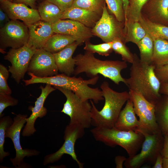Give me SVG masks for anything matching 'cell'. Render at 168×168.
Returning a JSON list of instances; mask_svg holds the SVG:
<instances>
[{
	"label": "cell",
	"mask_w": 168,
	"mask_h": 168,
	"mask_svg": "<svg viewBox=\"0 0 168 168\" xmlns=\"http://www.w3.org/2000/svg\"><path fill=\"white\" fill-rule=\"evenodd\" d=\"M130 69V77L125 78V84L131 90L139 93L155 105L161 96V82L154 72L155 66L142 62L137 54Z\"/></svg>",
	"instance_id": "6da1fadb"
},
{
	"label": "cell",
	"mask_w": 168,
	"mask_h": 168,
	"mask_svg": "<svg viewBox=\"0 0 168 168\" xmlns=\"http://www.w3.org/2000/svg\"><path fill=\"white\" fill-rule=\"evenodd\" d=\"M75 65L74 74L76 76L85 73L91 78L100 74L119 85L120 82L125 84V78L121 75V72L127 67V62L124 61L102 60L96 58L94 54L87 51L74 57Z\"/></svg>",
	"instance_id": "7a4b0ae2"
},
{
	"label": "cell",
	"mask_w": 168,
	"mask_h": 168,
	"mask_svg": "<svg viewBox=\"0 0 168 168\" xmlns=\"http://www.w3.org/2000/svg\"><path fill=\"white\" fill-rule=\"evenodd\" d=\"M100 88L105 100V104L102 109L99 110L93 101L90 100L92 105L91 125L95 127H114L123 106L129 99V92L114 91L110 87L107 81L103 82Z\"/></svg>",
	"instance_id": "3957f363"
},
{
	"label": "cell",
	"mask_w": 168,
	"mask_h": 168,
	"mask_svg": "<svg viewBox=\"0 0 168 168\" xmlns=\"http://www.w3.org/2000/svg\"><path fill=\"white\" fill-rule=\"evenodd\" d=\"M91 132L96 141L111 147L119 146L126 150L129 157L137 154L144 140L139 132L123 131L114 127H95Z\"/></svg>",
	"instance_id": "277c9868"
},
{
	"label": "cell",
	"mask_w": 168,
	"mask_h": 168,
	"mask_svg": "<svg viewBox=\"0 0 168 168\" xmlns=\"http://www.w3.org/2000/svg\"><path fill=\"white\" fill-rule=\"evenodd\" d=\"M62 92L66 100L61 112L70 118L69 123L79 124L85 128L91 125L92 105L88 100L83 101L72 91L59 86H54Z\"/></svg>",
	"instance_id": "5b68a950"
},
{
	"label": "cell",
	"mask_w": 168,
	"mask_h": 168,
	"mask_svg": "<svg viewBox=\"0 0 168 168\" xmlns=\"http://www.w3.org/2000/svg\"><path fill=\"white\" fill-rule=\"evenodd\" d=\"M135 131L142 133L144 140L140 152L126 159L124 165L127 168H139L146 163L154 164L163 146L164 136L161 131L151 134L141 131Z\"/></svg>",
	"instance_id": "8992f818"
},
{
	"label": "cell",
	"mask_w": 168,
	"mask_h": 168,
	"mask_svg": "<svg viewBox=\"0 0 168 168\" xmlns=\"http://www.w3.org/2000/svg\"><path fill=\"white\" fill-rule=\"evenodd\" d=\"M27 117V114H16L13 118V123L7 128L5 132V138L11 139L16 151L15 157L13 158H10L11 162L16 168L32 167L30 165L24 162V158L37 156L40 153V152L35 149H23L21 145L20 133L26 122V119Z\"/></svg>",
	"instance_id": "52a82bcc"
},
{
	"label": "cell",
	"mask_w": 168,
	"mask_h": 168,
	"mask_svg": "<svg viewBox=\"0 0 168 168\" xmlns=\"http://www.w3.org/2000/svg\"><path fill=\"white\" fill-rule=\"evenodd\" d=\"M106 4L100 18L91 29L93 35L104 42L119 39L125 44V22L118 21L108 10Z\"/></svg>",
	"instance_id": "ba28073f"
},
{
	"label": "cell",
	"mask_w": 168,
	"mask_h": 168,
	"mask_svg": "<svg viewBox=\"0 0 168 168\" xmlns=\"http://www.w3.org/2000/svg\"><path fill=\"white\" fill-rule=\"evenodd\" d=\"M128 92L134 112L139 117L140 126L135 131L151 134L161 131L156 120L155 105L139 93L131 90Z\"/></svg>",
	"instance_id": "9c48e42d"
},
{
	"label": "cell",
	"mask_w": 168,
	"mask_h": 168,
	"mask_svg": "<svg viewBox=\"0 0 168 168\" xmlns=\"http://www.w3.org/2000/svg\"><path fill=\"white\" fill-rule=\"evenodd\" d=\"M85 134V128L78 124L69 123L66 127L63 139L64 142L62 147L56 152L46 155L44 157L43 165L53 163L59 160L64 154H68L75 161L80 168L83 167L84 164L77 158L74 146L77 140L82 138Z\"/></svg>",
	"instance_id": "30bf717a"
},
{
	"label": "cell",
	"mask_w": 168,
	"mask_h": 168,
	"mask_svg": "<svg viewBox=\"0 0 168 168\" xmlns=\"http://www.w3.org/2000/svg\"><path fill=\"white\" fill-rule=\"evenodd\" d=\"M29 36V29L26 25L17 20H11L0 28V48L22 47L27 44Z\"/></svg>",
	"instance_id": "8fae6325"
},
{
	"label": "cell",
	"mask_w": 168,
	"mask_h": 168,
	"mask_svg": "<svg viewBox=\"0 0 168 168\" xmlns=\"http://www.w3.org/2000/svg\"><path fill=\"white\" fill-rule=\"evenodd\" d=\"M36 50L26 44L18 49L11 48L5 56L4 59L11 63L8 71L17 83L23 79L27 72L30 61Z\"/></svg>",
	"instance_id": "7c38bea8"
},
{
	"label": "cell",
	"mask_w": 168,
	"mask_h": 168,
	"mask_svg": "<svg viewBox=\"0 0 168 168\" xmlns=\"http://www.w3.org/2000/svg\"><path fill=\"white\" fill-rule=\"evenodd\" d=\"M58 69L53 54L43 48L37 49L30 61L28 72L43 77L58 74Z\"/></svg>",
	"instance_id": "4fadbf2b"
},
{
	"label": "cell",
	"mask_w": 168,
	"mask_h": 168,
	"mask_svg": "<svg viewBox=\"0 0 168 168\" xmlns=\"http://www.w3.org/2000/svg\"><path fill=\"white\" fill-rule=\"evenodd\" d=\"M55 33L71 35L75 37L79 45L89 40L93 36L91 29L77 21L69 19L60 20L52 24Z\"/></svg>",
	"instance_id": "5bb4252c"
},
{
	"label": "cell",
	"mask_w": 168,
	"mask_h": 168,
	"mask_svg": "<svg viewBox=\"0 0 168 168\" xmlns=\"http://www.w3.org/2000/svg\"><path fill=\"white\" fill-rule=\"evenodd\" d=\"M51 85L46 84L45 87L41 86V93L37 98L34 107L30 106L28 110L31 111L29 118L26 119V124L22 131V135L24 137H29L33 135L36 131L34 126L35 123L37 118H42L45 116L47 110L44 107V104L48 96L56 89Z\"/></svg>",
	"instance_id": "9a60e30c"
},
{
	"label": "cell",
	"mask_w": 168,
	"mask_h": 168,
	"mask_svg": "<svg viewBox=\"0 0 168 168\" xmlns=\"http://www.w3.org/2000/svg\"><path fill=\"white\" fill-rule=\"evenodd\" d=\"M1 8L11 20H20L28 26L41 20L38 10L28 7L26 5L16 3L7 0L0 1Z\"/></svg>",
	"instance_id": "2e32d148"
},
{
	"label": "cell",
	"mask_w": 168,
	"mask_h": 168,
	"mask_svg": "<svg viewBox=\"0 0 168 168\" xmlns=\"http://www.w3.org/2000/svg\"><path fill=\"white\" fill-rule=\"evenodd\" d=\"M141 14L151 22L168 26V0H147Z\"/></svg>",
	"instance_id": "e0dca14e"
},
{
	"label": "cell",
	"mask_w": 168,
	"mask_h": 168,
	"mask_svg": "<svg viewBox=\"0 0 168 168\" xmlns=\"http://www.w3.org/2000/svg\"><path fill=\"white\" fill-rule=\"evenodd\" d=\"M52 24L41 20L28 26L29 36L27 44L36 49L43 48L49 38L55 33Z\"/></svg>",
	"instance_id": "ac0fdd59"
},
{
	"label": "cell",
	"mask_w": 168,
	"mask_h": 168,
	"mask_svg": "<svg viewBox=\"0 0 168 168\" xmlns=\"http://www.w3.org/2000/svg\"><path fill=\"white\" fill-rule=\"evenodd\" d=\"M78 45V43L75 41L60 51L53 54L60 72L69 76L74 74L76 63L72 55Z\"/></svg>",
	"instance_id": "d6986e66"
},
{
	"label": "cell",
	"mask_w": 168,
	"mask_h": 168,
	"mask_svg": "<svg viewBox=\"0 0 168 168\" xmlns=\"http://www.w3.org/2000/svg\"><path fill=\"white\" fill-rule=\"evenodd\" d=\"M101 15L93 11L72 6L63 12L61 20H74L92 29L100 19Z\"/></svg>",
	"instance_id": "ffe728a7"
},
{
	"label": "cell",
	"mask_w": 168,
	"mask_h": 168,
	"mask_svg": "<svg viewBox=\"0 0 168 168\" xmlns=\"http://www.w3.org/2000/svg\"><path fill=\"white\" fill-rule=\"evenodd\" d=\"M132 101L128 100L124 108L121 110L114 127L124 131H135L140 126V123L135 116Z\"/></svg>",
	"instance_id": "44dd1931"
},
{
	"label": "cell",
	"mask_w": 168,
	"mask_h": 168,
	"mask_svg": "<svg viewBox=\"0 0 168 168\" xmlns=\"http://www.w3.org/2000/svg\"><path fill=\"white\" fill-rule=\"evenodd\" d=\"M155 105V115L159 128L164 136L168 134V96L161 94Z\"/></svg>",
	"instance_id": "7402d4cb"
},
{
	"label": "cell",
	"mask_w": 168,
	"mask_h": 168,
	"mask_svg": "<svg viewBox=\"0 0 168 168\" xmlns=\"http://www.w3.org/2000/svg\"><path fill=\"white\" fill-rule=\"evenodd\" d=\"M77 40L75 37L71 35L55 33L49 38L43 48L53 54L60 51Z\"/></svg>",
	"instance_id": "603a6c76"
},
{
	"label": "cell",
	"mask_w": 168,
	"mask_h": 168,
	"mask_svg": "<svg viewBox=\"0 0 168 168\" xmlns=\"http://www.w3.org/2000/svg\"><path fill=\"white\" fill-rule=\"evenodd\" d=\"M41 20L53 24L62 19L63 12L55 5L44 0L38 7Z\"/></svg>",
	"instance_id": "cb8c5ba5"
},
{
	"label": "cell",
	"mask_w": 168,
	"mask_h": 168,
	"mask_svg": "<svg viewBox=\"0 0 168 168\" xmlns=\"http://www.w3.org/2000/svg\"><path fill=\"white\" fill-rule=\"evenodd\" d=\"M154 48L152 63L156 66L168 63V40L152 39Z\"/></svg>",
	"instance_id": "d4e9b609"
},
{
	"label": "cell",
	"mask_w": 168,
	"mask_h": 168,
	"mask_svg": "<svg viewBox=\"0 0 168 168\" xmlns=\"http://www.w3.org/2000/svg\"><path fill=\"white\" fill-rule=\"evenodd\" d=\"M138 21L152 39L168 40V26L151 22L142 16Z\"/></svg>",
	"instance_id": "484cf974"
},
{
	"label": "cell",
	"mask_w": 168,
	"mask_h": 168,
	"mask_svg": "<svg viewBox=\"0 0 168 168\" xmlns=\"http://www.w3.org/2000/svg\"><path fill=\"white\" fill-rule=\"evenodd\" d=\"M125 43L131 42L136 44L146 34L139 21H127L125 23Z\"/></svg>",
	"instance_id": "4316f807"
},
{
	"label": "cell",
	"mask_w": 168,
	"mask_h": 168,
	"mask_svg": "<svg viewBox=\"0 0 168 168\" xmlns=\"http://www.w3.org/2000/svg\"><path fill=\"white\" fill-rule=\"evenodd\" d=\"M136 45L140 51V60L148 64H152L153 54V41L150 36L146 33L145 36Z\"/></svg>",
	"instance_id": "83f0119b"
},
{
	"label": "cell",
	"mask_w": 168,
	"mask_h": 168,
	"mask_svg": "<svg viewBox=\"0 0 168 168\" xmlns=\"http://www.w3.org/2000/svg\"><path fill=\"white\" fill-rule=\"evenodd\" d=\"M147 0H128V4L125 14L127 21H138L141 16V11Z\"/></svg>",
	"instance_id": "f1b7e54d"
},
{
	"label": "cell",
	"mask_w": 168,
	"mask_h": 168,
	"mask_svg": "<svg viewBox=\"0 0 168 168\" xmlns=\"http://www.w3.org/2000/svg\"><path fill=\"white\" fill-rule=\"evenodd\" d=\"M0 118V162L2 163L3 159L10 155L9 152L4 151V146L6 130L12 124L13 120L9 115Z\"/></svg>",
	"instance_id": "f546056e"
},
{
	"label": "cell",
	"mask_w": 168,
	"mask_h": 168,
	"mask_svg": "<svg viewBox=\"0 0 168 168\" xmlns=\"http://www.w3.org/2000/svg\"><path fill=\"white\" fill-rule=\"evenodd\" d=\"M105 0H74L72 6L93 11L102 14Z\"/></svg>",
	"instance_id": "4dcf8cb0"
},
{
	"label": "cell",
	"mask_w": 168,
	"mask_h": 168,
	"mask_svg": "<svg viewBox=\"0 0 168 168\" xmlns=\"http://www.w3.org/2000/svg\"><path fill=\"white\" fill-rule=\"evenodd\" d=\"M112 42H105L98 44H94L90 42L89 40L85 42L84 49L86 51L98 54L105 56H107L112 52Z\"/></svg>",
	"instance_id": "1f68e13d"
},
{
	"label": "cell",
	"mask_w": 168,
	"mask_h": 168,
	"mask_svg": "<svg viewBox=\"0 0 168 168\" xmlns=\"http://www.w3.org/2000/svg\"><path fill=\"white\" fill-rule=\"evenodd\" d=\"M112 49L116 54L120 55L122 60L132 63L134 60V54L121 40H114L112 42Z\"/></svg>",
	"instance_id": "d6a6232c"
},
{
	"label": "cell",
	"mask_w": 168,
	"mask_h": 168,
	"mask_svg": "<svg viewBox=\"0 0 168 168\" xmlns=\"http://www.w3.org/2000/svg\"><path fill=\"white\" fill-rule=\"evenodd\" d=\"M109 11L117 19L121 22H125L123 3L122 0H105Z\"/></svg>",
	"instance_id": "836d02e7"
},
{
	"label": "cell",
	"mask_w": 168,
	"mask_h": 168,
	"mask_svg": "<svg viewBox=\"0 0 168 168\" xmlns=\"http://www.w3.org/2000/svg\"><path fill=\"white\" fill-rule=\"evenodd\" d=\"M8 70L3 65L0 64V94L10 95L12 93L7 83L9 77Z\"/></svg>",
	"instance_id": "e575fe53"
},
{
	"label": "cell",
	"mask_w": 168,
	"mask_h": 168,
	"mask_svg": "<svg viewBox=\"0 0 168 168\" xmlns=\"http://www.w3.org/2000/svg\"><path fill=\"white\" fill-rule=\"evenodd\" d=\"M18 102L17 99L11 96V95L0 94V117L3 116V110L9 106L16 105Z\"/></svg>",
	"instance_id": "d590c367"
},
{
	"label": "cell",
	"mask_w": 168,
	"mask_h": 168,
	"mask_svg": "<svg viewBox=\"0 0 168 168\" xmlns=\"http://www.w3.org/2000/svg\"><path fill=\"white\" fill-rule=\"evenodd\" d=\"M154 72L160 82L168 83V63L156 66Z\"/></svg>",
	"instance_id": "8d00e7d4"
},
{
	"label": "cell",
	"mask_w": 168,
	"mask_h": 168,
	"mask_svg": "<svg viewBox=\"0 0 168 168\" xmlns=\"http://www.w3.org/2000/svg\"><path fill=\"white\" fill-rule=\"evenodd\" d=\"M56 5L62 11L64 12L72 7L74 0H45Z\"/></svg>",
	"instance_id": "74e56055"
},
{
	"label": "cell",
	"mask_w": 168,
	"mask_h": 168,
	"mask_svg": "<svg viewBox=\"0 0 168 168\" xmlns=\"http://www.w3.org/2000/svg\"><path fill=\"white\" fill-rule=\"evenodd\" d=\"M11 20L7 13L2 8L0 9V28L3 27Z\"/></svg>",
	"instance_id": "f35d334b"
},
{
	"label": "cell",
	"mask_w": 168,
	"mask_h": 168,
	"mask_svg": "<svg viewBox=\"0 0 168 168\" xmlns=\"http://www.w3.org/2000/svg\"><path fill=\"white\" fill-rule=\"evenodd\" d=\"M164 136L163 145L160 153L163 157L168 158V134Z\"/></svg>",
	"instance_id": "ab89813d"
},
{
	"label": "cell",
	"mask_w": 168,
	"mask_h": 168,
	"mask_svg": "<svg viewBox=\"0 0 168 168\" xmlns=\"http://www.w3.org/2000/svg\"><path fill=\"white\" fill-rule=\"evenodd\" d=\"M36 0H12V2L16 3H21L30 6L35 9Z\"/></svg>",
	"instance_id": "60d3db41"
},
{
	"label": "cell",
	"mask_w": 168,
	"mask_h": 168,
	"mask_svg": "<svg viewBox=\"0 0 168 168\" xmlns=\"http://www.w3.org/2000/svg\"><path fill=\"white\" fill-rule=\"evenodd\" d=\"M126 158L124 156H118L115 158V161L116 165V168H123V163L125 161Z\"/></svg>",
	"instance_id": "b9f144b4"
},
{
	"label": "cell",
	"mask_w": 168,
	"mask_h": 168,
	"mask_svg": "<svg viewBox=\"0 0 168 168\" xmlns=\"http://www.w3.org/2000/svg\"><path fill=\"white\" fill-rule=\"evenodd\" d=\"M163 157L161 153L159 154L156 157L153 166L152 167L153 168H163Z\"/></svg>",
	"instance_id": "7bdbcfd3"
},
{
	"label": "cell",
	"mask_w": 168,
	"mask_h": 168,
	"mask_svg": "<svg viewBox=\"0 0 168 168\" xmlns=\"http://www.w3.org/2000/svg\"><path fill=\"white\" fill-rule=\"evenodd\" d=\"M159 93L168 96V83L161 82Z\"/></svg>",
	"instance_id": "ee69618b"
},
{
	"label": "cell",
	"mask_w": 168,
	"mask_h": 168,
	"mask_svg": "<svg viewBox=\"0 0 168 168\" xmlns=\"http://www.w3.org/2000/svg\"><path fill=\"white\" fill-rule=\"evenodd\" d=\"M163 168H168V158L163 157Z\"/></svg>",
	"instance_id": "f6af8a7d"
},
{
	"label": "cell",
	"mask_w": 168,
	"mask_h": 168,
	"mask_svg": "<svg viewBox=\"0 0 168 168\" xmlns=\"http://www.w3.org/2000/svg\"><path fill=\"white\" fill-rule=\"evenodd\" d=\"M123 3L124 9V12L125 17L126 12L128 5V0H122Z\"/></svg>",
	"instance_id": "bcb514c9"
},
{
	"label": "cell",
	"mask_w": 168,
	"mask_h": 168,
	"mask_svg": "<svg viewBox=\"0 0 168 168\" xmlns=\"http://www.w3.org/2000/svg\"><path fill=\"white\" fill-rule=\"evenodd\" d=\"M10 2H12V0H7Z\"/></svg>",
	"instance_id": "7dc6e473"
},
{
	"label": "cell",
	"mask_w": 168,
	"mask_h": 168,
	"mask_svg": "<svg viewBox=\"0 0 168 168\" xmlns=\"http://www.w3.org/2000/svg\"><path fill=\"white\" fill-rule=\"evenodd\" d=\"M0 0V1H2V0Z\"/></svg>",
	"instance_id": "c3c4849f"
}]
</instances>
